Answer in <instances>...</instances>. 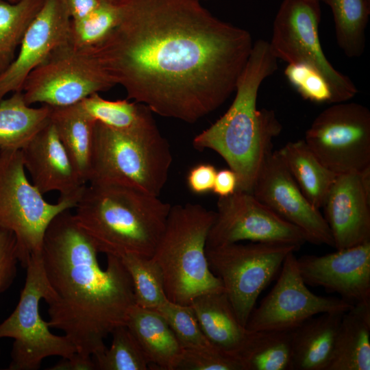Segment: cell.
<instances>
[{
  "mask_svg": "<svg viewBox=\"0 0 370 370\" xmlns=\"http://www.w3.org/2000/svg\"><path fill=\"white\" fill-rule=\"evenodd\" d=\"M116 26L93 51L127 99L193 123L235 90L254 42L199 0H119Z\"/></svg>",
  "mask_w": 370,
  "mask_h": 370,
  "instance_id": "1",
  "label": "cell"
},
{
  "mask_svg": "<svg viewBox=\"0 0 370 370\" xmlns=\"http://www.w3.org/2000/svg\"><path fill=\"white\" fill-rule=\"evenodd\" d=\"M71 209L58 214L45 232L41 256L48 291L50 328L64 332L77 354L91 358L104 339L126 323L135 304L132 282L119 257L107 255L102 269L92 240Z\"/></svg>",
  "mask_w": 370,
  "mask_h": 370,
  "instance_id": "2",
  "label": "cell"
},
{
  "mask_svg": "<svg viewBox=\"0 0 370 370\" xmlns=\"http://www.w3.org/2000/svg\"><path fill=\"white\" fill-rule=\"evenodd\" d=\"M278 69V58L270 44L256 41L236 84L235 97L226 112L197 134L196 149L219 154L238 177L237 190L252 193L273 140L282 127L271 110L257 108L261 84Z\"/></svg>",
  "mask_w": 370,
  "mask_h": 370,
  "instance_id": "3",
  "label": "cell"
},
{
  "mask_svg": "<svg viewBox=\"0 0 370 370\" xmlns=\"http://www.w3.org/2000/svg\"><path fill=\"white\" fill-rule=\"evenodd\" d=\"M171 205L142 190L89 183L76 204L75 218L99 253L152 257Z\"/></svg>",
  "mask_w": 370,
  "mask_h": 370,
  "instance_id": "4",
  "label": "cell"
},
{
  "mask_svg": "<svg viewBox=\"0 0 370 370\" xmlns=\"http://www.w3.org/2000/svg\"><path fill=\"white\" fill-rule=\"evenodd\" d=\"M172 160L169 143L152 115L123 130L96 122L88 183L125 186L159 196Z\"/></svg>",
  "mask_w": 370,
  "mask_h": 370,
  "instance_id": "5",
  "label": "cell"
},
{
  "mask_svg": "<svg viewBox=\"0 0 370 370\" xmlns=\"http://www.w3.org/2000/svg\"><path fill=\"white\" fill-rule=\"evenodd\" d=\"M215 216L214 211L199 204L171 206L152 256L162 270L170 301L190 305L201 295L224 291L206 255L208 235Z\"/></svg>",
  "mask_w": 370,
  "mask_h": 370,
  "instance_id": "6",
  "label": "cell"
},
{
  "mask_svg": "<svg viewBox=\"0 0 370 370\" xmlns=\"http://www.w3.org/2000/svg\"><path fill=\"white\" fill-rule=\"evenodd\" d=\"M25 169L21 150L0 149V228L14 235L18 262L24 268L32 255L41 252L51 221L78 201L47 202Z\"/></svg>",
  "mask_w": 370,
  "mask_h": 370,
  "instance_id": "7",
  "label": "cell"
},
{
  "mask_svg": "<svg viewBox=\"0 0 370 370\" xmlns=\"http://www.w3.org/2000/svg\"><path fill=\"white\" fill-rule=\"evenodd\" d=\"M25 282L12 314L0 323V339H14L9 370H37L50 356L71 358L76 348L65 336L49 330L39 312V303L48 291L41 252L30 256Z\"/></svg>",
  "mask_w": 370,
  "mask_h": 370,
  "instance_id": "8",
  "label": "cell"
},
{
  "mask_svg": "<svg viewBox=\"0 0 370 370\" xmlns=\"http://www.w3.org/2000/svg\"><path fill=\"white\" fill-rule=\"evenodd\" d=\"M292 245L251 242L206 247L209 267L222 282L239 322L245 326L261 292L280 271Z\"/></svg>",
  "mask_w": 370,
  "mask_h": 370,
  "instance_id": "9",
  "label": "cell"
},
{
  "mask_svg": "<svg viewBox=\"0 0 370 370\" xmlns=\"http://www.w3.org/2000/svg\"><path fill=\"white\" fill-rule=\"evenodd\" d=\"M114 86L93 49L79 48L68 40L29 74L22 91L29 106L64 107Z\"/></svg>",
  "mask_w": 370,
  "mask_h": 370,
  "instance_id": "10",
  "label": "cell"
},
{
  "mask_svg": "<svg viewBox=\"0 0 370 370\" xmlns=\"http://www.w3.org/2000/svg\"><path fill=\"white\" fill-rule=\"evenodd\" d=\"M319 0H283L273 25L271 49L278 59L288 64L305 63L326 79L333 94V103L348 101L358 92L353 82L338 71L322 49L319 25Z\"/></svg>",
  "mask_w": 370,
  "mask_h": 370,
  "instance_id": "11",
  "label": "cell"
},
{
  "mask_svg": "<svg viewBox=\"0 0 370 370\" xmlns=\"http://www.w3.org/2000/svg\"><path fill=\"white\" fill-rule=\"evenodd\" d=\"M348 101L334 103L319 113L304 138L319 160L337 175L370 166V111Z\"/></svg>",
  "mask_w": 370,
  "mask_h": 370,
  "instance_id": "12",
  "label": "cell"
},
{
  "mask_svg": "<svg viewBox=\"0 0 370 370\" xmlns=\"http://www.w3.org/2000/svg\"><path fill=\"white\" fill-rule=\"evenodd\" d=\"M295 252L286 257L271 291L254 307L245 325L251 331H291L325 312L344 313L354 305L341 298L317 295L301 278Z\"/></svg>",
  "mask_w": 370,
  "mask_h": 370,
  "instance_id": "13",
  "label": "cell"
},
{
  "mask_svg": "<svg viewBox=\"0 0 370 370\" xmlns=\"http://www.w3.org/2000/svg\"><path fill=\"white\" fill-rule=\"evenodd\" d=\"M215 213L206 247L249 241L300 248L307 242L298 227L275 214L252 193L236 190L230 195L219 197Z\"/></svg>",
  "mask_w": 370,
  "mask_h": 370,
  "instance_id": "14",
  "label": "cell"
},
{
  "mask_svg": "<svg viewBox=\"0 0 370 370\" xmlns=\"http://www.w3.org/2000/svg\"><path fill=\"white\" fill-rule=\"evenodd\" d=\"M252 193L281 218L298 227L307 242L334 247L324 217L303 194L278 151H272L267 157Z\"/></svg>",
  "mask_w": 370,
  "mask_h": 370,
  "instance_id": "15",
  "label": "cell"
},
{
  "mask_svg": "<svg viewBox=\"0 0 370 370\" xmlns=\"http://www.w3.org/2000/svg\"><path fill=\"white\" fill-rule=\"evenodd\" d=\"M307 285L336 293L348 303L370 301V242L323 256L297 258Z\"/></svg>",
  "mask_w": 370,
  "mask_h": 370,
  "instance_id": "16",
  "label": "cell"
},
{
  "mask_svg": "<svg viewBox=\"0 0 370 370\" xmlns=\"http://www.w3.org/2000/svg\"><path fill=\"white\" fill-rule=\"evenodd\" d=\"M71 16L65 0H46L28 27L16 56L0 74V101L20 92L29 74L69 40Z\"/></svg>",
  "mask_w": 370,
  "mask_h": 370,
  "instance_id": "17",
  "label": "cell"
},
{
  "mask_svg": "<svg viewBox=\"0 0 370 370\" xmlns=\"http://www.w3.org/2000/svg\"><path fill=\"white\" fill-rule=\"evenodd\" d=\"M323 208L336 249L370 242V166L338 175Z\"/></svg>",
  "mask_w": 370,
  "mask_h": 370,
  "instance_id": "18",
  "label": "cell"
},
{
  "mask_svg": "<svg viewBox=\"0 0 370 370\" xmlns=\"http://www.w3.org/2000/svg\"><path fill=\"white\" fill-rule=\"evenodd\" d=\"M21 150L25 169L42 195L58 191V200L78 201L87 183L77 172L50 119Z\"/></svg>",
  "mask_w": 370,
  "mask_h": 370,
  "instance_id": "19",
  "label": "cell"
},
{
  "mask_svg": "<svg viewBox=\"0 0 370 370\" xmlns=\"http://www.w3.org/2000/svg\"><path fill=\"white\" fill-rule=\"evenodd\" d=\"M125 325L137 341L150 369L177 370L184 349L159 312L134 304Z\"/></svg>",
  "mask_w": 370,
  "mask_h": 370,
  "instance_id": "20",
  "label": "cell"
},
{
  "mask_svg": "<svg viewBox=\"0 0 370 370\" xmlns=\"http://www.w3.org/2000/svg\"><path fill=\"white\" fill-rule=\"evenodd\" d=\"M343 314L321 313L291 330V370H327Z\"/></svg>",
  "mask_w": 370,
  "mask_h": 370,
  "instance_id": "21",
  "label": "cell"
},
{
  "mask_svg": "<svg viewBox=\"0 0 370 370\" xmlns=\"http://www.w3.org/2000/svg\"><path fill=\"white\" fill-rule=\"evenodd\" d=\"M190 305L208 341L238 356L251 331L238 320L225 293L220 291L201 295Z\"/></svg>",
  "mask_w": 370,
  "mask_h": 370,
  "instance_id": "22",
  "label": "cell"
},
{
  "mask_svg": "<svg viewBox=\"0 0 370 370\" xmlns=\"http://www.w3.org/2000/svg\"><path fill=\"white\" fill-rule=\"evenodd\" d=\"M369 369L370 301H367L343 314L327 370Z\"/></svg>",
  "mask_w": 370,
  "mask_h": 370,
  "instance_id": "23",
  "label": "cell"
},
{
  "mask_svg": "<svg viewBox=\"0 0 370 370\" xmlns=\"http://www.w3.org/2000/svg\"><path fill=\"white\" fill-rule=\"evenodd\" d=\"M49 119L77 172L88 183L96 122L85 112L79 102L51 107Z\"/></svg>",
  "mask_w": 370,
  "mask_h": 370,
  "instance_id": "24",
  "label": "cell"
},
{
  "mask_svg": "<svg viewBox=\"0 0 370 370\" xmlns=\"http://www.w3.org/2000/svg\"><path fill=\"white\" fill-rule=\"evenodd\" d=\"M278 151L305 197L316 208H323L338 175L319 160L304 139L288 142Z\"/></svg>",
  "mask_w": 370,
  "mask_h": 370,
  "instance_id": "25",
  "label": "cell"
},
{
  "mask_svg": "<svg viewBox=\"0 0 370 370\" xmlns=\"http://www.w3.org/2000/svg\"><path fill=\"white\" fill-rule=\"evenodd\" d=\"M51 107L26 103L23 91L0 101V149H22L49 121Z\"/></svg>",
  "mask_w": 370,
  "mask_h": 370,
  "instance_id": "26",
  "label": "cell"
},
{
  "mask_svg": "<svg viewBox=\"0 0 370 370\" xmlns=\"http://www.w3.org/2000/svg\"><path fill=\"white\" fill-rule=\"evenodd\" d=\"M238 358L243 370H291V332L251 331Z\"/></svg>",
  "mask_w": 370,
  "mask_h": 370,
  "instance_id": "27",
  "label": "cell"
},
{
  "mask_svg": "<svg viewBox=\"0 0 370 370\" xmlns=\"http://www.w3.org/2000/svg\"><path fill=\"white\" fill-rule=\"evenodd\" d=\"M331 8L337 43L348 58H359L365 48L370 0H320Z\"/></svg>",
  "mask_w": 370,
  "mask_h": 370,
  "instance_id": "28",
  "label": "cell"
},
{
  "mask_svg": "<svg viewBox=\"0 0 370 370\" xmlns=\"http://www.w3.org/2000/svg\"><path fill=\"white\" fill-rule=\"evenodd\" d=\"M46 0H0V74L13 62L23 36Z\"/></svg>",
  "mask_w": 370,
  "mask_h": 370,
  "instance_id": "29",
  "label": "cell"
},
{
  "mask_svg": "<svg viewBox=\"0 0 370 370\" xmlns=\"http://www.w3.org/2000/svg\"><path fill=\"white\" fill-rule=\"evenodd\" d=\"M120 258L131 278L136 305L156 310L169 300L162 270L153 257L125 254Z\"/></svg>",
  "mask_w": 370,
  "mask_h": 370,
  "instance_id": "30",
  "label": "cell"
},
{
  "mask_svg": "<svg viewBox=\"0 0 370 370\" xmlns=\"http://www.w3.org/2000/svg\"><path fill=\"white\" fill-rule=\"evenodd\" d=\"M85 112L95 122L116 130H128L152 115L145 105L128 99L111 101L99 93L92 94L79 102Z\"/></svg>",
  "mask_w": 370,
  "mask_h": 370,
  "instance_id": "31",
  "label": "cell"
},
{
  "mask_svg": "<svg viewBox=\"0 0 370 370\" xmlns=\"http://www.w3.org/2000/svg\"><path fill=\"white\" fill-rule=\"evenodd\" d=\"M111 334L112 341L110 347L92 356L96 369H149L140 347L125 325L117 327Z\"/></svg>",
  "mask_w": 370,
  "mask_h": 370,
  "instance_id": "32",
  "label": "cell"
},
{
  "mask_svg": "<svg viewBox=\"0 0 370 370\" xmlns=\"http://www.w3.org/2000/svg\"><path fill=\"white\" fill-rule=\"evenodd\" d=\"M119 16L118 3L102 1L85 17L71 19L69 41L79 48L92 49L111 33L116 26Z\"/></svg>",
  "mask_w": 370,
  "mask_h": 370,
  "instance_id": "33",
  "label": "cell"
},
{
  "mask_svg": "<svg viewBox=\"0 0 370 370\" xmlns=\"http://www.w3.org/2000/svg\"><path fill=\"white\" fill-rule=\"evenodd\" d=\"M156 311L166 320L183 349L203 348L213 345L204 335L190 305L168 300Z\"/></svg>",
  "mask_w": 370,
  "mask_h": 370,
  "instance_id": "34",
  "label": "cell"
},
{
  "mask_svg": "<svg viewBox=\"0 0 370 370\" xmlns=\"http://www.w3.org/2000/svg\"><path fill=\"white\" fill-rule=\"evenodd\" d=\"M284 75L305 99L317 103H333V94L326 79L314 67L305 63L288 64Z\"/></svg>",
  "mask_w": 370,
  "mask_h": 370,
  "instance_id": "35",
  "label": "cell"
},
{
  "mask_svg": "<svg viewBox=\"0 0 370 370\" xmlns=\"http://www.w3.org/2000/svg\"><path fill=\"white\" fill-rule=\"evenodd\" d=\"M177 370H243L240 358L214 345L184 349Z\"/></svg>",
  "mask_w": 370,
  "mask_h": 370,
  "instance_id": "36",
  "label": "cell"
},
{
  "mask_svg": "<svg viewBox=\"0 0 370 370\" xmlns=\"http://www.w3.org/2000/svg\"><path fill=\"white\" fill-rule=\"evenodd\" d=\"M18 262L14 235L0 228V293L6 291L14 282Z\"/></svg>",
  "mask_w": 370,
  "mask_h": 370,
  "instance_id": "37",
  "label": "cell"
},
{
  "mask_svg": "<svg viewBox=\"0 0 370 370\" xmlns=\"http://www.w3.org/2000/svg\"><path fill=\"white\" fill-rule=\"evenodd\" d=\"M217 172L216 168L208 163H201L191 168L187 175L190 190L198 195L212 191Z\"/></svg>",
  "mask_w": 370,
  "mask_h": 370,
  "instance_id": "38",
  "label": "cell"
},
{
  "mask_svg": "<svg viewBox=\"0 0 370 370\" xmlns=\"http://www.w3.org/2000/svg\"><path fill=\"white\" fill-rule=\"evenodd\" d=\"M238 187V177L232 169H221L217 172L212 191L219 197L234 193Z\"/></svg>",
  "mask_w": 370,
  "mask_h": 370,
  "instance_id": "39",
  "label": "cell"
},
{
  "mask_svg": "<svg viewBox=\"0 0 370 370\" xmlns=\"http://www.w3.org/2000/svg\"><path fill=\"white\" fill-rule=\"evenodd\" d=\"M53 370H93L96 369L92 357L84 358L77 353L71 358H63L54 365Z\"/></svg>",
  "mask_w": 370,
  "mask_h": 370,
  "instance_id": "40",
  "label": "cell"
},
{
  "mask_svg": "<svg viewBox=\"0 0 370 370\" xmlns=\"http://www.w3.org/2000/svg\"><path fill=\"white\" fill-rule=\"evenodd\" d=\"M69 10L71 19L79 20L97 8L101 0H65Z\"/></svg>",
  "mask_w": 370,
  "mask_h": 370,
  "instance_id": "41",
  "label": "cell"
},
{
  "mask_svg": "<svg viewBox=\"0 0 370 370\" xmlns=\"http://www.w3.org/2000/svg\"><path fill=\"white\" fill-rule=\"evenodd\" d=\"M101 1L104 2H107V3H116L119 0H101Z\"/></svg>",
  "mask_w": 370,
  "mask_h": 370,
  "instance_id": "42",
  "label": "cell"
},
{
  "mask_svg": "<svg viewBox=\"0 0 370 370\" xmlns=\"http://www.w3.org/2000/svg\"><path fill=\"white\" fill-rule=\"evenodd\" d=\"M5 1H8L11 2V3H16V2L18 1L19 0H5Z\"/></svg>",
  "mask_w": 370,
  "mask_h": 370,
  "instance_id": "43",
  "label": "cell"
},
{
  "mask_svg": "<svg viewBox=\"0 0 370 370\" xmlns=\"http://www.w3.org/2000/svg\"><path fill=\"white\" fill-rule=\"evenodd\" d=\"M320 1V0H319Z\"/></svg>",
  "mask_w": 370,
  "mask_h": 370,
  "instance_id": "44",
  "label": "cell"
}]
</instances>
